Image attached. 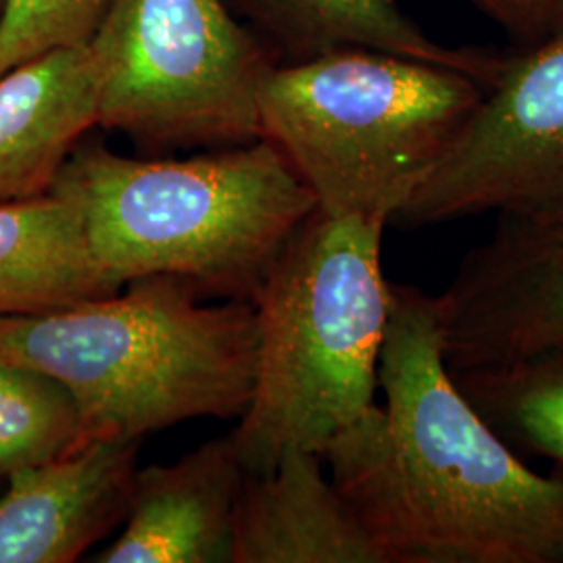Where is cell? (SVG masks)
Here are the masks:
<instances>
[{
  "label": "cell",
  "instance_id": "obj_16",
  "mask_svg": "<svg viewBox=\"0 0 563 563\" xmlns=\"http://www.w3.org/2000/svg\"><path fill=\"white\" fill-rule=\"evenodd\" d=\"M81 446L74 395L44 372L0 360V476L53 462Z\"/></svg>",
  "mask_w": 563,
  "mask_h": 563
},
{
  "label": "cell",
  "instance_id": "obj_12",
  "mask_svg": "<svg viewBox=\"0 0 563 563\" xmlns=\"http://www.w3.org/2000/svg\"><path fill=\"white\" fill-rule=\"evenodd\" d=\"M97 120L99 74L88 44L0 76V202L46 195Z\"/></svg>",
  "mask_w": 563,
  "mask_h": 563
},
{
  "label": "cell",
  "instance_id": "obj_13",
  "mask_svg": "<svg viewBox=\"0 0 563 563\" xmlns=\"http://www.w3.org/2000/svg\"><path fill=\"white\" fill-rule=\"evenodd\" d=\"M228 2V0H225ZM288 63L339 51H380L457 69L488 88L507 55L472 46H444L402 13L397 0H230ZM274 51V53H276Z\"/></svg>",
  "mask_w": 563,
  "mask_h": 563
},
{
  "label": "cell",
  "instance_id": "obj_5",
  "mask_svg": "<svg viewBox=\"0 0 563 563\" xmlns=\"http://www.w3.org/2000/svg\"><path fill=\"white\" fill-rule=\"evenodd\" d=\"M472 76L380 51H339L276 65L260 95L276 144L318 209L395 222L484 99Z\"/></svg>",
  "mask_w": 563,
  "mask_h": 563
},
{
  "label": "cell",
  "instance_id": "obj_11",
  "mask_svg": "<svg viewBox=\"0 0 563 563\" xmlns=\"http://www.w3.org/2000/svg\"><path fill=\"white\" fill-rule=\"evenodd\" d=\"M232 563H388L322 455L290 451L267 474H246L234 516Z\"/></svg>",
  "mask_w": 563,
  "mask_h": 563
},
{
  "label": "cell",
  "instance_id": "obj_3",
  "mask_svg": "<svg viewBox=\"0 0 563 563\" xmlns=\"http://www.w3.org/2000/svg\"><path fill=\"white\" fill-rule=\"evenodd\" d=\"M125 292L0 318V360L57 378L78 402L84 444L141 441L199 418H241L257 362L253 302L202 305L151 276Z\"/></svg>",
  "mask_w": 563,
  "mask_h": 563
},
{
  "label": "cell",
  "instance_id": "obj_17",
  "mask_svg": "<svg viewBox=\"0 0 563 563\" xmlns=\"http://www.w3.org/2000/svg\"><path fill=\"white\" fill-rule=\"evenodd\" d=\"M111 0H7L0 20V76L57 48L84 46Z\"/></svg>",
  "mask_w": 563,
  "mask_h": 563
},
{
  "label": "cell",
  "instance_id": "obj_15",
  "mask_svg": "<svg viewBox=\"0 0 563 563\" xmlns=\"http://www.w3.org/2000/svg\"><path fill=\"white\" fill-rule=\"evenodd\" d=\"M451 374L505 443L549 460L563 476V355Z\"/></svg>",
  "mask_w": 563,
  "mask_h": 563
},
{
  "label": "cell",
  "instance_id": "obj_9",
  "mask_svg": "<svg viewBox=\"0 0 563 563\" xmlns=\"http://www.w3.org/2000/svg\"><path fill=\"white\" fill-rule=\"evenodd\" d=\"M141 441H95L20 470L0 497V563H71L125 522Z\"/></svg>",
  "mask_w": 563,
  "mask_h": 563
},
{
  "label": "cell",
  "instance_id": "obj_2",
  "mask_svg": "<svg viewBox=\"0 0 563 563\" xmlns=\"http://www.w3.org/2000/svg\"><path fill=\"white\" fill-rule=\"evenodd\" d=\"M80 211L90 249L118 286L167 276L201 297L253 302L318 201L276 144L134 159L84 141L51 188Z\"/></svg>",
  "mask_w": 563,
  "mask_h": 563
},
{
  "label": "cell",
  "instance_id": "obj_14",
  "mask_svg": "<svg viewBox=\"0 0 563 563\" xmlns=\"http://www.w3.org/2000/svg\"><path fill=\"white\" fill-rule=\"evenodd\" d=\"M80 211L57 192L0 202V318L38 316L120 292Z\"/></svg>",
  "mask_w": 563,
  "mask_h": 563
},
{
  "label": "cell",
  "instance_id": "obj_18",
  "mask_svg": "<svg viewBox=\"0 0 563 563\" xmlns=\"http://www.w3.org/2000/svg\"><path fill=\"white\" fill-rule=\"evenodd\" d=\"M501 25L522 51L534 48L563 30V0H470Z\"/></svg>",
  "mask_w": 563,
  "mask_h": 563
},
{
  "label": "cell",
  "instance_id": "obj_1",
  "mask_svg": "<svg viewBox=\"0 0 563 563\" xmlns=\"http://www.w3.org/2000/svg\"><path fill=\"white\" fill-rule=\"evenodd\" d=\"M378 388L322 460L388 563H563L562 474L532 472L463 397L416 286L390 284Z\"/></svg>",
  "mask_w": 563,
  "mask_h": 563
},
{
  "label": "cell",
  "instance_id": "obj_19",
  "mask_svg": "<svg viewBox=\"0 0 563 563\" xmlns=\"http://www.w3.org/2000/svg\"><path fill=\"white\" fill-rule=\"evenodd\" d=\"M4 2L7 0H0V20H2V13H4Z\"/></svg>",
  "mask_w": 563,
  "mask_h": 563
},
{
  "label": "cell",
  "instance_id": "obj_6",
  "mask_svg": "<svg viewBox=\"0 0 563 563\" xmlns=\"http://www.w3.org/2000/svg\"><path fill=\"white\" fill-rule=\"evenodd\" d=\"M88 48L97 125L142 151L262 141L260 95L280 63L225 0H111Z\"/></svg>",
  "mask_w": 563,
  "mask_h": 563
},
{
  "label": "cell",
  "instance_id": "obj_8",
  "mask_svg": "<svg viewBox=\"0 0 563 563\" xmlns=\"http://www.w3.org/2000/svg\"><path fill=\"white\" fill-rule=\"evenodd\" d=\"M434 302L449 372L563 355V216H499Z\"/></svg>",
  "mask_w": 563,
  "mask_h": 563
},
{
  "label": "cell",
  "instance_id": "obj_4",
  "mask_svg": "<svg viewBox=\"0 0 563 563\" xmlns=\"http://www.w3.org/2000/svg\"><path fill=\"white\" fill-rule=\"evenodd\" d=\"M384 228L318 209L263 280L255 383L230 432L246 474L272 472L290 451L322 455L376 405L390 316Z\"/></svg>",
  "mask_w": 563,
  "mask_h": 563
},
{
  "label": "cell",
  "instance_id": "obj_7",
  "mask_svg": "<svg viewBox=\"0 0 563 563\" xmlns=\"http://www.w3.org/2000/svg\"><path fill=\"white\" fill-rule=\"evenodd\" d=\"M563 216V30L507 57L462 136L393 223Z\"/></svg>",
  "mask_w": 563,
  "mask_h": 563
},
{
  "label": "cell",
  "instance_id": "obj_10",
  "mask_svg": "<svg viewBox=\"0 0 563 563\" xmlns=\"http://www.w3.org/2000/svg\"><path fill=\"white\" fill-rule=\"evenodd\" d=\"M244 481L232 434L180 462L136 470L125 528L95 562L232 563Z\"/></svg>",
  "mask_w": 563,
  "mask_h": 563
}]
</instances>
